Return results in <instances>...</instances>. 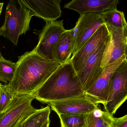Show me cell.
Returning <instances> with one entry per match:
<instances>
[{"instance_id": "484cf974", "label": "cell", "mask_w": 127, "mask_h": 127, "mask_svg": "<svg viewBox=\"0 0 127 127\" xmlns=\"http://www.w3.org/2000/svg\"><path fill=\"white\" fill-rule=\"evenodd\" d=\"M2 85L0 83V89L1 88V86H2Z\"/></svg>"}, {"instance_id": "2e32d148", "label": "cell", "mask_w": 127, "mask_h": 127, "mask_svg": "<svg viewBox=\"0 0 127 127\" xmlns=\"http://www.w3.org/2000/svg\"><path fill=\"white\" fill-rule=\"evenodd\" d=\"M113 117L98 108L86 115V127H112Z\"/></svg>"}, {"instance_id": "d6986e66", "label": "cell", "mask_w": 127, "mask_h": 127, "mask_svg": "<svg viewBox=\"0 0 127 127\" xmlns=\"http://www.w3.org/2000/svg\"><path fill=\"white\" fill-rule=\"evenodd\" d=\"M16 63L7 60L3 57L0 59V82L8 84L13 78Z\"/></svg>"}, {"instance_id": "6da1fadb", "label": "cell", "mask_w": 127, "mask_h": 127, "mask_svg": "<svg viewBox=\"0 0 127 127\" xmlns=\"http://www.w3.org/2000/svg\"><path fill=\"white\" fill-rule=\"evenodd\" d=\"M12 80L7 84L15 94H32L61 64L49 60L34 49L19 56Z\"/></svg>"}, {"instance_id": "7402d4cb", "label": "cell", "mask_w": 127, "mask_h": 127, "mask_svg": "<svg viewBox=\"0 0 127 127\" xmlns=\"http://www.w3.org/2000/svg\"><path fill=\"white\" fill-rule=\"evenodd\" d=\"M112 127H127V114L121 118L113 117Z\"/></svg>"}, {"instance_id": "7c38bea8", "label": "cell", "mask_w": 127, "mask_h": 127, "mask_svg": "<svg viewBox=\"0 0 127 127\" xmlns=\"http://www.w3.org/2000/svg\"><path fill=\"white\" fill-rule=\"evenodd\" d=\"M107 43L89 57L82 69L77 73L85 93L103 72L101 63Z\"/></svg>"}, {"instance_id": "5bb4252c", "label": "cell", "mask_w": 127, "mask_h": 127, "mask_svg": "<svg viewBox=\"0 0 127 127\" xmlns=\"http://www.w3.org/2000/svg\"><path fill=\"white\" fill-rule=\"evenodd\" d=\"M119 3L118 0H73L65 4L64 7L77 11L81 16L116 9Z\"/></svg>"}, {"instance_id": "d4e9b609", "label": "cell", "mask_w": 127, "mask_h": 127, "mask_svg": "<svg viewBox=\"0 0 127 127\" xmlns=\"http://www.w3.org/2000/svg\"><path fill=\"white\" fill-rule=\"evenodd\" d=\"M3 57L2 56V55H1V53L0 52V59L1 58H2Z\"/></svg>"}, {"instance_id": "9c48e42d", "label": "cell", "mask_w": 127, "mask_h": 127, "mask_svg": "<svg viewBox=\"0 0 127 127\" xmlns=\"http://www.w3.org/2000/svg\"><path fill=\"white\" fill-rule=\"evenodd\" d=\"M109 38L106 24L101 25L93 36L71 58V62L77 73L84 66L89 57L106 44Z\"/></svg>"}, {"instance_id": "5b68a950", "label": "cell", "mask_w": 127, "mask_h": 127, "mask_svg": "<svg viewBox=\"0 0 127 127\" xmlns=\"http://www.w3.org/2000/svg\"><path fill=\"white\" fill-rule=\"evenodd\" d=\"M35 99L32 94H15L9 108L0 113V127H19L38 110L32 105Z\"/></svg>"}, {"instance_id": "4fadbf2b", "label": "cell", "mask_w": 127, "mask_h": 127, "mask_svg": "<svg viewBox=\"0 0 127 127\" xmlns=\"http://www.w3.org/2000/svg\"><path fill=\"white\" fill-rule=\"evenodd\" d=\"M22 1L29 8L32 16L41 18L46 22L54 21L61 16L62 0H22Z\"/></svg>"}, {"instance_id": "8fae6325", "label": "cell", "mask_w": 127, "mask_h": 127, "mask_svg": "<svg viewBox=\"0 0 127 127\" xmlns=\"http://www.w3.org/2000/svg\"><path fill=\"white\" fill-rule=\"evenodd\" d=\"M58 115H85L98 108V104L86 95L47 103Z\"/></svg>"}, {"instance_id": "e0dca14e", "label": "cell", "mask_w": 127, "mask_h": 127, "mask_svg": "<svg viewBox=\"0 0 127 127\" xmlns=\"http://www.w3.org/2000/svg\"><path fill=\"white\" fill-rule=\"evenodd\" d=\"M50 106L38 109L35 113L29 116L19 127H42L50 119Z\"/></svg>"}, {"instance_id": "8992f818", "label": "cell", "mask_w": 127, "mask_h": 127, "mask_svg": "<svg viewBox=\"0 0 127 127\" xmlns=\"http://www.w3.org/2000/svg\"><path fill=\"white\" fill-rule=\"evenodd\" d=\"M104 24L101 13H91L81 15L74 27L70 30L73 44L72 55L79 50Z\"/></svg>"}, {"instance_id": "277c9868", "label": "cell", "mask_w": 127, "mask_h": 127, "mask_svg": "<svg viewBox=\"0 0 127 127\" xmlns=\"http://www.w3.org/2000/svg\"><path fill=\"white\" fill-rule=\"evenodd\" d=\"M127 100V59L113 72L107 100L103 105L106 112L113 117L118 110Z\"/></svg>"}, {"instance_id": "ffe728a7", "label": "cell", "mask_w": 127, "mask_h": 127, "mask_svg": "<svg viewBox=\"0 0 127 127\" xmlns=\"http://www.w3.org/2000/svg\"><path fill=\"white\" fill-rule=\"evenodd\" d=\"M58 116L61 127H86V115H62Z\"/></svg>"}, {"instance_id": "ba28073f", "label": "cell", "mask_w": 127, "mask_h": 127, "mask_svg": "<svg viewBox=\"0 0 127 127\" xmlns=\"http://www.w3.org/2000/svg\"><path fill=\"white\" fill-rule=\"evenodd\" d=\"M106 25L109 38L103 54L101 63L103 69L124 55L127 57V27L119 28Z\"/></svg>"}, {"instance_id": "3957f363", "label": "cell", "mask_w": 127, "mask_h": 127, "mask_svg": "<svg viewBox=\"0 0 127 127\" xmlns=\"http://www.w3.org/2000/svg\"><path fill=\"white\" fill-rule=\"evenodd\" d=\"M32 16L22 0H11L7 5L5 19L0 28V36L17 45L19 36L30 29Z\"/></svg>"}, {"instance_id": "ac0fdd59", "label": "cell", "mask_w": 127, "mask_h": 127, "mask_svg": "<svg viewBox=\"0 0 127 127\" xmlns=\"http://www.w3.org/2000/svg\"><path fill=\"white\" fill-rule=\"evenodd\" d=\"M101 15L106 24L119 28L127 27L125 15L123 11L114 9L103 12Z\"/></svg>"}, {"instance_id": "44dd1931", "label": "cell", "mask_w": 127, "mask_h": 127, "mask_svg": "<svg viewBox=\"0 0 127 127\" xmlns=\"http://www.w3.org/2000/svg\"><path fill=\"white\" fill-rule=\"evenodd\" d=\"M15 95L7 84L2 85L0 89V113L4 112L9 108Z\"/></svg>"}, {"instance_id": "52a82bcc", "label": "cell", "mask_w": 127, "mask_h": 127, "mask_svg": "<svg viewBox=\"0 0 127 127\" xmlns=\"http://www.w3.org/2000/svg\"><path fill=\"white\" fill-rule=\"evenodd\" d=\"M66 30L64 26L63 20L46 22L39 35L38 44L34 50L45 58L57 62L56 46L61 35Z\"/></svg>"}, {"instance_id": "30bf717a", "label": "cell", "mask_w": 127, "mask_h": 127, "mask_svg": "<svg viewBox=\"0 0 127 127\" xmlns=\"http://www.w3.org/2000/svg\"><path fill=\"white\" fill-rule=\"evenodd\" d=\"M127 57L122 56L103 69V72L93 85L85 93V95L97 104H105L107 100L110 80L113 72Z\"/></svg>"}, {"instance_id": "9a60e30c", "label": "cell", "mask_w": 127, "mask_h": 127, "mask_svg": "<svg viewBox=\"0 0 127 127\" xmlns=\"http://www.w3.org/2000/svg\"><path fill=\"white\" fill-rule=\"evenodd\" d=\"M73 50L71 31L66 30L61 35L56 47V57L57 62L61 65L70 60Z\"/></svg>"}, {"instance_id": "cb8c5ba5", "label": "cell", "mask_w": 127, "mask_h": 127, "mask_svg": "<svg viewBox=\"0 0 127 127\" xmlns=\"http://www.w3.org/2000/svg\"><path fill=\"white\" fill-rule=\"evenodd\" d=\"M4 4V3L2 2H0V15L1 13V11L2 10V8H3V5Z\"/></svg>"}, {"instance_id": "603a6c76", "label": "cell", "mask_w": 127, "mask_h": 127, "mask_svg": "<svg viewBox=\"0 0 127 127\" xmlns=\"http://www.w3.org/2000/svg\"><path fill=\"white\" fill-rule=\"evenodd\" d=\"M50 123V120L49 119L46 122V123H45L42 127H49Z\"/></svg>"}, {"instance_id": "7a4b0ae2", "label": "cell", "mask_w": 127, "mask_h": 127, "mask_svg": "<svg viewBox=\"0 0 127 127\" xmlns=\"http://www.w3.org/2000/svg\"><path fill=\"white\" fill-rule=\"evenodd\" d=\"M32 94L37 100L47 104L85 95L71 60L60 66L44 84Z\"/></svg>"}]
</instances>
